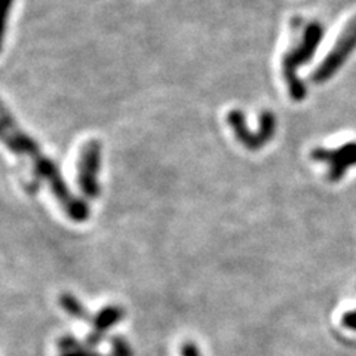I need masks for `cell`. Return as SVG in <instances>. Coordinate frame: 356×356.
<instances>
[{"label": "cell", "mask_w": 356, "mask_h": 356, "mask_svg": "<svg viewBox=\"0 0 356 356\" xmlns=\"http://www.w3.org/2000/svg\"><path fill=\"white\" fill-rule=\"evenodd\" d=\"M0 136H2L3 144L10 152L19 156H27L31 161L33 172L40 180H44L49 184L52 195L58 200L69 218L76 222H83L89 218L88 204L70 192L58 166L42 153L39 144L27 132L18 127L14 116L9 113L5 106L2 107V115H0Z\"/></svg>", "instance_id": "1"}, {"label": "cell", "mask_w": 356, "mask_h": 356, "mask_svg": "<svg viewBox=\"0 0 356 356\" xmlns=\"http://www.w3.org/2000/svg\"><path fill=\"white\" fill-rule=\"evenodd\" d=\"M324 35H325L324 26L318 21H312L305 27V31L300 42L296 44V47H293L288 52L284 54L282 77L286 85L289 97H291V99H294L297 103L303 102L307 95V88L303 83V81L300 79L298 69L300 67H303L305 64H307L309 61H312L322 39H324Z\"/></svg>", "instance_id": "2"}, {"label": "cell", "mask_w": 356, "mask_h": 356, "mask_svg": "<svg viewBox=\"0 0 356 356\" xmlns=\"http://www.w3.org/2000/svg\"><path fill=\"white\" fill-rule=\"evenodd\" d=\"M227 124L233 129V134L245 149L260 150L269 143L276 132V118L269 110H264L260 115L257 131H250L245 122V115L242 110H230L227 115Z\"/></svg>", "instance_id": "3"}, {"label": "cell", "mask_w": 356, "mask_h": 356, "mask_svg": "<svg viewBox=\"0 0 356 356\" xmlns=\"http://www.w3.org/2000/svg\"><path fill=\"white\" fill-rule=\"evenodd\" d=\"M356 49V15L348 22L340 33V36L332 49L327 54L318 69L312 74V82L322 85L328 82L332 76L341 69V65L348 61L352 52Z\"/></svg>", "instance_id": "4"}, {"label": "cell", "mask_w": 356, "mask_h": 356, "mask_svg": "<svg viewBox=\"0 0 356 356\" xmlns=\"http://www.w3.org/2000/svg\"><path fill=\"white\" fill-rule=\"evenodd\" d=\"M102 170V143L98 140L86 141L77 161V184L86 199H97L102 193L98 181Z\"/></svg>", "instance_id": "5"}, {"label": "cell", "mask_w": 356, "mask_h": 356, "mask_svg": "<svg viewBox=\"0 0 356 356\" xmlns=\"http://www.w3.org/2000/svg\"><path fill=\"white\" fill-rule=\"evenodd\" d=\"M310 158L315 162L328 165V180L339 183L356 165V141H349L337 149L316 147L312 150Z\"/></svg>", "instance_id": "6"}, {"label": "cell", "mask_w": 356, "mask_h": 356, "mask_svg": "<svg viewBox=\"0 0 356 356\" xmlns=\"http://www.w3.org/2000/svg\"><path fill=\"white\" fill-rule=\"evenodd\" d=\"M125 316V310L122 309L120 306H106L102 310L98 312V314L92 318L91 321V331L85 339V344L88 348L95 349L98 348V344L103 341L106 332L113 328L116 324L122 321V318Z\"/></svg>", "instance_id": "7"}, {"label": "cell", "mask_w": 356, "mask_h": 356, "mask_svg": "<svg viewBox=\"0 0 356 356\" xmlns=\"http://www.w3.org/2000/svg\"><path fill=\"white\" fill-rule=\"evenodd\" d=\"M60 305L70 316L79 319V321H83V322H89V324H91V321H92L94 316H91V314H89L88 309L74 296L63 294L60 297Z\"/></svg>", "instance_id": "8"}, {"label": "cell", "mask_w": 356, "mask_h": 356, "mask_svg": "<svg viewBox=\"0 0 356 356\" xmlns=\"http://www.w3.org/2000/svg\"><path fill=\"white\" fill-rule=\"evenodd\" d=\"M110 343H111V356H132V349L124 337L113 336L110 339Z\"/></svg>", "instance_id": "9"}, {"label": "cell", "mask_w": 356, "mask_h": 356, "mask_svg": "<svg viewBox=\"0 0 356 356\" xmlns=\"http://www.w3.org/2000/svg\"><path fill=\"white\" fill-rule=\"evenodd\" d=\"M83 343H81L79 340H77L76 337L73 336H63L60 340H58V349L65 353V352H70V350H74L77 348H81Z\"/></svg>", "instance_id": "10"}, {"label": "cell", "mask_w": 356, "mask_h": 356, "mask_svg": "<svg viewBox=\"0 0 356 356\" xmlns=\"http://www.w3.org/2000/svg\"><path fill=\"white\" fill-rule=\"evenodd\" d=\"M61 356H103V355L95 352V349L88 348L86 344H82L81 348H77V349L70 350V352H65Z\"/></svg>", "instance_id": "11"}, {"label": "cell", "mask_w": 356, "mask_h": 356, "mask_svg": "<svg viewBox=\"0 0 356 356\" xmlns=\"http://www.w3.org/2000/svg\"><path fill=\"white\" fill-rule=\"evenodd\" d=\"M341 325L348 330L356 331V309L346 312V314L343 315L341 318Z\"/></svg>", "instance_id": "12"}, {"label": "cell", "mask_w": 356, "mask_h": 356, "mask_svg": "<svg viewBox=\"0 0 356 356\" xmlns=\"http://www.w3.org/2000/svg\"><path fill=\"white\" fill-rule=\"evenodd\" d=\"M180 352H181V356H202L193 341L183 343Z\"/></svg>", "instance_id": "13"}, {"label": "cell", "mask_w": 356, "mask_h": 356, "mask_svg": "<svg viewBox=\"0 0 356 356\" xmlns=\"http://www.w3.org/2000/svg\"><path fill=\"white\" fill-rule=\"evenodd\" d=\"M14 6V0H2V13H3V19H2V24H3V36L6 33V27H8V18L10 14V9Z\"/></svg>", "instance_id": "14"}]
</instances>
